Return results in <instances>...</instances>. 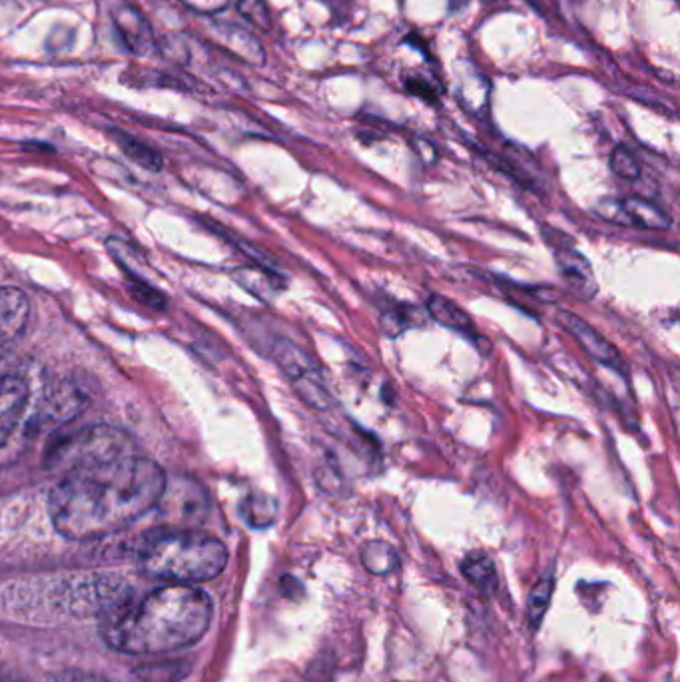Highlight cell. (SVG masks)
Segmentation results:
<instances>
[{"instance_id":"52a82bcc","label":"cell","mask_w":680,"mask_h":682,"mask_svg":"<svg viewBox=\"0 0 680 682\" xmlns=\"http://www.w3.org/2000/svg\"><path fill=\"white\" fill-rule=\"evenodd\" d=\"M557 320L559 324L579 341V345L593 357L597 359L599 363L615 369V371H621L625 373L627 371V365H625V359L621 355V351L607 340L605 336H601L593 326H589L585 320H581L579 316L571 314V312H565L561 310L557 314Z\"/></svg>"},{"instance_id":"ba28073f","label":"cell","mask_w":680,"mask_h":682,"mask_svg":"<svg viewBox=\"0 0 680 682\" xmlns=\"http://www.w3.org/2000/svg\"><path fill=\"white\" fill-rule=\"evenodd\" d=\"M555 260L559 272L569 288V292L579 300H593L599 292V282L595 278L591 262L573 248H557Z\"/></svg>"},{"instance_id":"4316f807","label":"cell","mask_w":680,"mask_h":682,"mask_svg":"<svg viewBox=\"0 0 680 682\" xmlns=\"http://www.w3.org/2000/svg\"><path fill=\"white\" fill-rule=\"evenodd\" d=\"M182 4H186L190 10L210 16V14H218L224 8H228L230 0H180Z\"/></svg>"},{"instance_id":"d4e9b609","label":"cell","mask_w":680,"mask_h":682,"mask_svg":"<svg viewBox=\"0 0 680 682\" xmlns=\"http://www.w3.org/2000/svg\"><path fill=\"white\" fill-rule=\"evenodd\" d=\"M405 86L407 90L413 94V96H419L427 102H435L437 100V88L431 86L423 76H417V74H409L405 78Z\"/></svg>"},{"instance_id":"8fae6325","label":"cell","mask_w":680,"mask_h":682,"mask_svg":"<svg viewBox=\"0 0 680 682\" xmlns=\"http://www.w3.org/2000/svg\"><path fill=\"white\" fill-rule=\"evenodd\" d=\"M214 34L224 44V48H228L232 54H236L244 62H250L256 66L266 62V50L262 42L258 40V36H254L250 30L238 24L220 22L214 26Z\"/></svg>"},{"instance_id":"7c38bea8","label":"cell","mask_w":680,"mask_h":682,"mask_svg":"<svg viewBox=\"0 0 680 682\" xmlns=\"http://www.w3.org/2000/svg\"><path fill=\"white\" fill-rule=\"evenodd\" d=\"M425 310L437 324H441L447 330L459 332V334L469 336V338H473L477 334L475 324L469 318V314L443 296H429Z\"/></svg>"},{"instance_id":"6da1fadb","label":"cell","mask_w":680,"mask_h":682,"mask_svg":"<svg viewBox=\"0 0 680 682\" xmlns=\"http://www.w3.org/2000/svg\"><path fill=\"white\" fill-rule=\"evenodd\" d=\"M166 481L162 467L138 453L72 469L50 493L52 523L70 541L108 537L152 511Z\"/></svg>"},{"instance_id":"4fadbf2b","label":"cell","mask_w":680,"mask_h":682,"mask_svg":"<svg viewBox=\"0 0 680 682\" xmlns=\"http://www.w3.org/2000/svg\"><path fill=\"white\" fill-rule=\"evenodd\" d=\"M461 573L463 577L481 593L491 595L499 587V575L495 569L493 559L487 553H471L461 561Z\"/></svg>"},{"instance_id":"ac0fdd59","label":"cell","mask_w":680,"mask_h":682,"mask_svg":"<svg viewBox=\"0 0 680 682\" xmlns=\"http://www.w3.org/2000/svg\"><path fill=\"white\" fill-rule=\"evenodd\" d=\"M242 515L248 525L256 529L270 527L278 515V503L266 493H252L242 503Z\"/></svg>"},{"instance_id":"9a60e30c","label":"cell","mask_w":680,"mask_h":682,"mask_svg":"<svg viewBox=\"0 0 680 682\" xmlns=\"http://www.w3.org/2000/svg\"><path fill=\"white\" fill-rule=\"evenodd\" d=\"M359 559L365 571L377 577H385L399 567V557L395 549L385 541H365L359 549Z\"/></svg>"},{"instance_id":"8992f818","label":"cell","mask_w":680,"mask_h":682,"mask_svg":"<svg viewBox=\"0 0 680 682\" xmlns=\"http://www.w3.org/2000/svg\"><path fill=\"white\" fill-rule=\"evenodd\" d=\"M156 507H162L164 515L174 523L196 525L202 523L208 513V497L206 491L190 479H180L176 483L166 481V489Z\"/></svg>"},{"instance_id":"603a6c76","label":"cell","mask_w":680,"mask_h":682,"mask_svg":"<svg viewBox=\"0 0 680 682\" xmlns=\"http://www.w3.org/2000/svg\"><path fill=\"white\" fill-rule=\"evenodd\" d=\"M611 170L625 178V180H637L641 176V164L637 160V156L625 148V146H617L611 154Z\"/></svg>"},{"instance_id":"277c9868","label":"cell","mask_w":680,"mask_h":682,"mask_svg":"<svg viewBox=\"0 0 680 682\" xmlns=\"http://www.w3.org/2000/svg\"><path fill=\"white\" fill-rule=\"evenodd\" d=\"M130 453L138 451L128 433L112 425H90L54 439L46 451V467L64 475L72 469Z\"/></svg>"},{"instance_id":"44dd1931","label":"cell","mask_w":680,"mask_h":682,"mask_svg":"<svg viewBox=\"0 0 680 682\" xmlns=\"http://www.w3.org/2000/svg\"><path fill=\"white\" fill-rule=\"evenodd\" d=\"M238 282L248 288L250 292H254L256 296H264V294H274L282 288L278 276H270L258 270H240L238 272Z\"/></svg>"},{"instance_id":"7a4b0ae2","label":"cell","mask_w":680,"mask_h":682,"mask_svg":"<svg viewBox=\"0 0 680 682\" xmlns=\"http://www.w3.org/2000/svg\"><path fill=\"white\" fill-rule=\"evenodd\" d=\"M212 599L188 585L152 591L138 605H122L104 629L106 643L126 655L170 653L198 643L212 623Z\"/></svg>"},{"instance_id":"3957f363","label":"cell","mask_w":680,"mask_h":682,"mask_svg":"<svg viewBox=\"0 0 680 682\" xmlns=\"http://www.w3.org/2000/svg\"><path fill=\"white\" fill-rule=\"evenodd\" d=\"M138 561L142 571L154 579L174 585L204 583L224 571L228 549L212 535L172 527L148 535L140 547Z\"/></svg>"},{"instance_id":"2e32d148","label":"cell","mask_w":680,"mask_h":682,"mask_svg":"<svg viewBox=\"0 0 680 682\" xmlns=\"http://www.w3.org/2000/svg\"><path fill=\"white\" fill-rule=\"evenodd\" d=\"M274 359L280 365V369L286 373L290 381L302 377L304 373H310L316 369L314 359L296 343L290 340L276 341L274 345Z\"/></svg>"},{"instance_id":"ffe728a7","label":"cell","mask_w":680,"mask_h":682,"mask_svg":"<svg viewBox=\"0 0 680 682\" xmlns=\"http://www.w3.org/2000/svg\"><path fill=\"white\" fill-rule=\"evenodd\" d=\"M553 587H555V581L551 575L539 579L535 583V587L531 589V595H529V623L533 629H537L549 609V603H551V597H553Z\"/></svg>"},{"instance_id":"cb8c5ba5","label":"cell","mask_w":680,"mask_h":682,"mask_svg":"<svg viewBox=\"0 0 680 682\" xmlns=\"http://www.w3.org/2000/svg\"><path fill=\"white\" fill-rule=\"evenodd\" d=\"M238 10L252 26L264 32L272 30V14L264 0H238Z\"/></svg>"},{"instance_id":"5b68a950","label":"cell","mask_w":680,"mask_h":682,"mask_svg":"<svg viewBox=\"0 0 680 682\" xmlns=\"http://www.w3.org/2000/svg\"><path fill=\"white\" fill-rule=\"evenodd\" d=\"M30 401L28 383L18 375L0 377V463L12 443L22 435V423Z\"/></svg>"},{"instance_id":"7402d4cb","label":"cell","mask_w":680,"mask_h":682,"mask_svg":"<svg viewBox=\"0 0 680 682\" xmlns=\"http://www.w3.org/2000/svg\"><path fill=\"white\" fill-rule=\"evenodd\" d=\"M413 316H417V308H395L383 314L381 328L389 338L401 336L405 330L413 328Z\"/></svg>"},{"instance_id":"9c48e42d","label":"cell","mask_w":680,"mask_h":682,"mask_svg":"<svg viewBox=\"0 0 680 682\" xmlns=\"http://www.w3.org/2000/svg\"><path fill=\"white\" fill-rule=\"evenodd\" d=\"M114 28L124 46L136 56H150L156 52V38L150 22L134 6H118L112 12Z\"/></svg>"},{"instance_id":"30bf717a","label":"cell","mask_w":680,"mask_h":682,"mask_svg":"<svg viewBox=\"0 0 680 682\" xmlns=\"http://www.w3.org/2000/svg\"><path fill=\"white\" fill-rule=\"evenodd\" d=\"M28 318L26 294L18 288H0V357L24 334Z\"/></svg>"},{"instance_id":"e0dca14e","label":"cell","mask_w":680,"mask_h":682,"mask_svg":"<svg viewBox=\"0 0 680 682\" xmlns=\"http://www.w3.org/2000/svg\"><path fill=\"white\" fill-rule=\"evenodd\" d=\"M294 389L296 393L300 395V399L310 405L312 409H318V411H326L332 407V395L330 391L326 389L318 369L310 371V373H304L302 377L294 379Z\"/></svg>"},{"instance_id":"5bb4252c","label":"cell","mask_w":680,"mask_h":682,"mask_svg":"<svg viewBox=\"0 0 680 682\" xmlns=\"http://www.w3.org/2000/svg\"><path fill=\"white\" fill-rule=\"evenodd\" d=\"M621 204L627 218V226H641L647 230H667L671 226L669 214L649 200L627 198L621 200Z\"/></svg>"},{"instance_id":"484cf974","label":"cell","mask_w":680,"mask_h":682,"mask_svg":"<svg viewBox=\"0 0 680 682\" xmlns=\"http://www.w3.org/2000/svg\"><path fill=\"white\" fill-rule=\"evenodd\" d=\"M597 210H599V216L605 218L607 222H613V224H619V226H627V218H625L621 200H605V202L599 204Z\"/></svg>"},{"instance_id":"d6986e66","label":"cell","mask_w":680,"mask_h":682,"mask_svg":"<svg viewBox=\"0 0 680 682\" xmlns=\"http://www.w3.org/2000/svg\"><path fill=\"white\" fill-rule=\"evenodd\" d=\"M112 134H114V140H116V144L120 146V150H122L134 164H138L140 168H146V170H150V172L162 170L164 160H162V156H160L154 148L142 144L140 140H136V138H132V136H128V134H124V132H120V130H114Z\"/></svg>"}]
</instances>
